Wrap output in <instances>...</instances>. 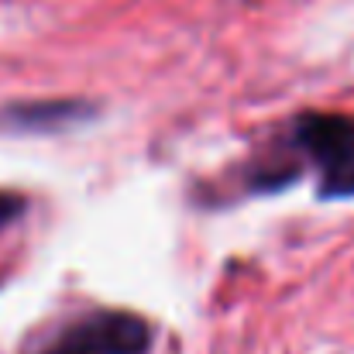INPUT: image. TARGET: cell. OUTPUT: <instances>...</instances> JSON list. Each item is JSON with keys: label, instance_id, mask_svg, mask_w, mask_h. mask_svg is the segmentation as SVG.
<instances>
[{"label": "cell", "instance_id": "6da1fadb", "mask_svg": "<svg viewBox=\"0 0 354 354\" xmlns=\"http://www.w3.org/2000/svg\"><path fill=\"white\" fill-rule=\"evenodd\" d=\"M292 141L320 172V196H354V120L344 114H303Z\"/></svg>", "mask_w": 354, "mask_h": 354}, {"label": "cell", "instance_id": "7a4b0ae2", "mask_svg": "<svg viewBox=\"0 0 354 354\" xmlns=\"http://www.w3.org/2000/svg\"><path fill=\"white\" fill-rule=\"evenodd\" d=\"M151 341V330L141 317L100 310L76 324H69L45 354H145Z\"/></svg>", "mask_w": 354, "mask_h": 354}, {"label": "cell", "instance_id": "3957f363", "mask_svg": "<svg viewBox=\"0 0 354 354\" xmlns=\"http://www.w3.org/2000/svg\"><path fill=\"white\" fill-rule=\"evenodd\" d=\"M24 214V200L17 193H0V231Z\"/></svg>", "mask_w": 354, "mask_h": 354}]
</instances>
